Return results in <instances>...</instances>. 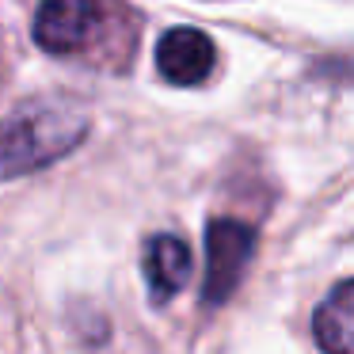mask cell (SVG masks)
I'll list each match as a JSON object with an SVG mask.
<instances>
[{
    "label": "cell",
    "instance_id": "cell-4",
    "mask_svg": "<svg viewBox=\"0 0 354 354\" xmlns=\"http://www.w3.org/2000/svg\"><path fill=\"white\" fill-rule=\"evenodd\" d=\"M217 46L198 27H171L156 42V73L176 88H194L214 73Z\"/></svg>",
    "mask_w": 354,
    "mask_h": 354
},
{
    "label": "cell",
    "instance_id": "cell-3",
    "mask_svg": "<svg viewBox=\"0 0 354 354\" xmlns=\"http://www.w3.org/2000/svg\"><path fill=\"white\" fill-rule=\"evenodd\" d=\"M103 8L84 4V0H50L35 12V42L46 54L69 57L92 46L95 31H100Z\"/></svg>",
    "mask_w": 354,
    "mask_h": 354
},
{
    "label": "cell",
    "instance_id": "cell-6",
    "mask_svg": "<svg viewBox=\"0 0 354 354\" xmlns=\"http://www.w3.org/2000/svg\"><path fill=\"white\" fill-rule=\"evenodd\" d=\"M313 335L324 354H354V278L339 282L313 316Z\"/></svg>",
    "mask_w": 354,
    "mask_h": 354
},
{
    "label": "cell",
    "instance_id": "cell-2",
    "mask_svg": "<svg viewBox=\"0 0 354 354\" xmlns=\"http://www.w3.org/2000/svg\"><path fill=\"white\" fill-rule=\"evenodd\" d=\"M255 255V232L252 225L236 217H217L206 229V282H202V301L206 305H225L232 290L240 286L248 263Z\"/></svg>",
    "mask_w": 354,
    "mask_h": 354
},
{
    "label": "cell",
    "instance_id": "cell-5",
    "mask_svg": "<svg viewBox=\"0 0 354 354\" xmlns=\"http://www.w3.org/2000/svg\"><path fill=\"white\" fill-rule=\"evenodd\" d=\"M191 248L183 244V236L176 232H156L145 244L141 267H145V282H149V297L156 305H168L191 278Z\"/></svg>",
    "mask_w": 354,
    "mask_h": 354
},
{
    "label": "cell",
    "instance_id": "cell-1",
    "mask_svg": "<svg viewBox=\"0 0 354 354\" xmlns=\"http://www.w3.org/2000/svg\"><path fill=\"white\" fill-rule=\"evenodd\" d=\"M88 111L73 100H31L0 122V179L31 176L88 138Z\"/></svg>",
    "mask_w": 354,
    "mask_h": 354
}]
</instances>
